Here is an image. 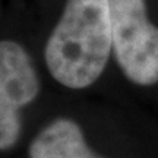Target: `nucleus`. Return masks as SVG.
<instances>
[{"instance_id": "1", "label": "nucleus", "mask_w": 158, "mask_h": 158, "mask_svg": "<svg viewBox=\"0 0 158 158\" xmlns=\"http://www.w3.org/2000/svg\"><path fill=\"white\" fill-rule=\"evenodd\" d=\"M111 50L110 0H66L44 57L54 81L69 89H84L102 75Z\"/></svg>"}, {"instance_id": "2", "label": "nucleus", "mask_w": 158, "mask_h": 158, "mask_svg": "<svg viewBox=\"0 0 158 158\" xmlns=\"http://www.w3.org/2000/svg\"><path fill=\"white\" fill-rule=\"evenodd\" d=\"M111 41L117 64L130 82H158V27L147 13L145 0H110Z\"/></svg>"}, {"instance_id": "3", "label": "nucleus", "mask_w": 158, "mask_h": 158, "mask_svg": "<svg viewBox=\"0 0 158 158\" xmlns=\"http://www.w3.org/2000/svg\"><path fill=\"white\" fill-rule=\"evenodd\" d=\"M40 92V79L28 51L12 41H0V151L10 149L22 132L21 110Z\"/></svg>"}, {"instance_id": "4", "label": "nucleus", "mask_w": 158, "mask_h": 158, "mask_svg": "<svg viewBox=\"0 0 158 158\" xmlns=\"http://www.w3.org/2000/svg\"><path fill=\"white\" fill-rule=\"evenodd\" d=\"M29 158H100L86 145L82 129L70 118H56L31 142Z\"/></svg>"}]
</instances>
